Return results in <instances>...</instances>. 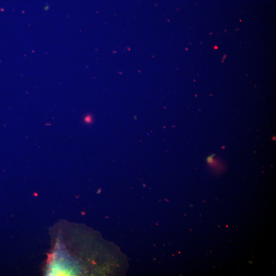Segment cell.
I'll return each mask as SVG.
<instances>
[{
  "label": "cell",
  "instance_id": "6da1fadb",
  "mask_svg": "<svg viewBox=\"0 0 276 276\" xmlns=\"http://www.w3.org/2000/svg\"><path fill=\"white\" fill-rule=\"evenodd\" d=\"M207 162L213 168L217 170H221V168L219 166L220 163H219L218 160L213 158V155L208 157L207 158Z\"/></svg>",
  "mask_w": 276,
  "mask_h": 276
}]
</instances>
